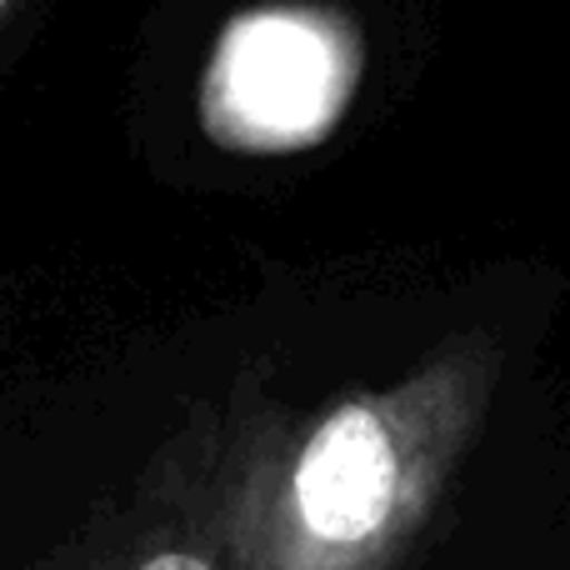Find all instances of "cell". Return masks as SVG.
Instances as JSON below:
<instances>
[{"label": "cell", "instance_id": "obj_1", "mask_svg": "<svg viewBox=\"0 0 570 570\" xmlns=\"http://www.w3.org/2000/svg\"><path fill=\"white\" fill-rule=\"evenodd\" d=\"M505 375L491 325L451 331L401 381L311 411L240 391L230 411V546L240 570H401L475 451Z\"/></svg>", "mask_w": 570, "mask_h": 570}, {"label": "cell", "instance_id": "obj_2", "mask_svg": "<svg viewBox=\"0 0 570 570\" xmlns=\"http://www.w3.org/2000/svg\"><path fill=\"white\" fill-rule=\"evenodd\" d=\"M230 411L200 405L120 495L30 570H240L230 546Z\"/></svg>", "mask_w": 570, "mask_h": 570}, {"label": "cell", "instance_id": "obj_3", "mask_svg": "<svg viewBox=\"0 0 570 570\" xmlns=\"http://www.w3.org/2000/svg\"><path fill=\"white\" fill-rule=\"evenodd\" d=\"M355 90V36L315 6H261L226 26L206 76V126L226 146H305Z\"/></svg>", "mask_w": 570, "mask_h": 570}, {"label": "cell", "instance_id": "obj_4", "mask_svg": "<svg viewBox=\"0 0 570 570\" xmlns=\"http://www.w3.org/2000/svg\"><path fill=\"white\" fill-rule=\"evenodd\" d=\"M10 6H16V0H0V20H6V10H10Z\"/></svg>", "mask_w": 570, "mask_h": 570}]
</instances>
